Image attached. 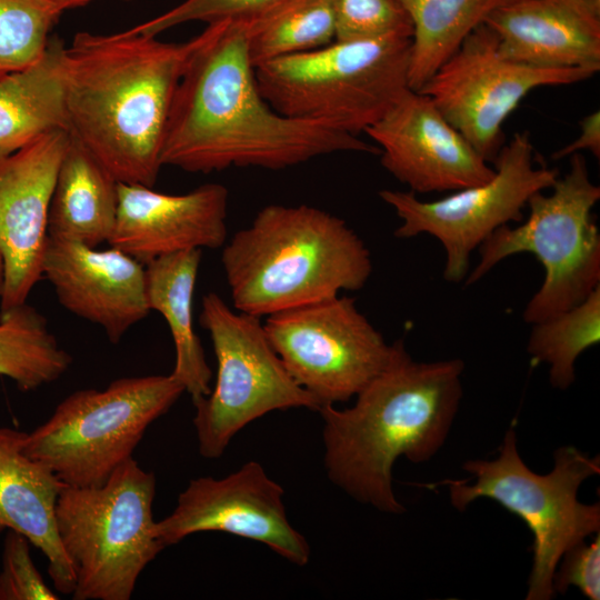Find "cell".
<instances>
[{"label": "cell", "instance_id": "cell-1", "mask_svg": "<svg viewBox=\"0 0 600 600\" xmlns=\"http://www.w3.org/2000/svg\"><path fill=\"white\" fill-rule=\"evenodd\" d=\"M251 19L208 24L177 87L161 164L208 173L280 170L334 152L380 153L357 136L290 118L262 97L250 59Z\"/></svg>", "mask_w": 600, "mask_h": 600}, {"label": "cell", "instance_id": "cell-2", "mask_svg": "<svg viewBox=\"0 0 600 600\" xmlns=\"http://www.w3.org/2000/svg\"><path fill=\"white\" fill-rule=\"evenodd\" d=\"M78 32L63 48L68 132L120 183L153 188L173 97L201 36Z\"/></svg>", "mask_w": 600, "mask_h": 600}, {"label": "cell", "instance_id": "cell-3", "mask_svg": "<svg viewBox=\"0 0 600 600\" xmlns=\"http://www.w3.org/2000/svg\"><path fill=\"white\" fill-rule=\"evenodd\" d=\"M389 364L352 407L324 404L323 464L329 480L356 501L391 514L406 511L392 487L398 458L422 463L450 432L462 399L460 359L414 361L402 340Z\"/></svg>", "mask_w": 600, "mask_h": 600}, {"label": "cell", "instance_id": "cell-4", "mask_svg": "<svg viewBox=\"0 0 600 600\" xmlns=\"http://www.w3.org/2000/svg\"><path fill=\"white\" fill-rule=\"evenodd\" d=\"M237 311L258 318L362 289L369 249L348 223L308 204H269L222 247Z\"/></svg>", "mask_w": 600, "mask_h": 600}, {"label": "cell", "instance_id": "cell-5", "mask_svg": "<svg viewBox=\"0 0 600 600\" xmlns=\"http://www.w3.org/2000/svg\"><path fill=\"white\" fill-rule=\"evenodd\" d=\"M411 37L332 41L256 67L266 101L279 113L358 136L379 121L408 86Z\"/></svg>", "mask_w": 600, "mask_h": 600}, {"label": "cell", "instance_id": "cell-6", "mask_svg": "<svg viewBox=\"0 0 600 600\" xmlns=\"http://www.w3.org/2000/svg\"><path fill=\"white\" fill-rule=\"evenodd\" d=\"M553 458V469L547 474L529 469L519 454L513 423L498 458L463 463L473 476L472 483L442 480L427 486H448L450 502L460 511L479 498H488L522 519L533 538L526 600L552 599L553 574L563 553L600 532L599 502L586 504L578 499L583 481L600 472L599 456L588 457L566 446L556 450Z\"/></svg>", "mask_w": 600, "mask_h": 600}, {"label": "cell", "instance_id": "cell-7", "mask_svg": "<svg viewBox=\"0 0 600 600\" xmlns=\"http://www.w3.org/2000/svg\"><path fill=\"white\" fill-rule=\"evenodd\" d=\"M156 477L130 458L99 486H66L56 526L74 573L73 600H129L166 547L156 533Z\"/></svg>", "mask_w": 600, "mask_h": 600}, {"label": "cell", "instance_id": "cell-8", "mask_svg": "<svg viewBox=\"0 0 600 600\" xmlns=\"http://www.w3.org/2000/svg\"><path fill=\"white\" fill-rule=\"evenodd\" d=\"M570 157L569 171L558 177L551 193L539 191L529 199V216L521 224L497 229L478 248L479 261L466 277V284H473L502 260L532 253L544 278L524 307L522 318L529 324L573 308L600 286V232L592 214L600 187L592 182L584 157Z\"/></svg>", "mask_w": 600, "mask_h": 600}, {"label": "cell", "instance_id": "cell-9", "mask_svg": "<svg viewBox=\"0 0 600 600\" xmlns=\"http://www.w3.org/2000/svg\"><path fill=\"white\" fill-rule=\"evenodd\" d=\"M183 392L171 374L127 377L102 390H77L46 422L26 432L23 449L67 486L102 484Z\"/></svg>", "mask_w": 600, "mask_h": 600}, {"label": "cell", "instance_id": "cell-10", "mask_svg": "<svg viewBox=\"0 0 600 600\" xmlns=\"http://www.w3.org/2000/svg\"><path fill=\"white\" fill-rule=\"evenodd\" d=\"M199 322L217 359L214 387L193 403L202 457L219 458L242 428L271 411L319 410L318 401L286 369L260 318L233 310L219 294L208 292Z\"/></svg>", "mask_w": 600, "mask_h": 600}, {"label": "cell", "instance_id": "cell-11", "mask_svg": "<svg viewBox=\"0 0 600 600\" xmlns=\"http://www.w3.org/2000/svg\"><path fill=\"white\" fill-rule=\"evenodd\" d=\"M493 162L490 180L439 200L422 201L411 191L379 192L401 219L394 230L397 238L426 233L439 240L446 253L443 278L448 282H461L469 272L471 253L500 227L521 221L529 199L550 189L559 177L554 168L536 166L528 131L516 133Z\"/></svg>", "mask_w": 600, "mask_h": 600}, {"label": "cell", "instance_id": "cell-12", "mask_svg": "<svg viewBox=\"0 0 600 600\" xmlns=\"http://www.w3.org/2000/svg\"><path fill=\"white\" fill-rule=\"evenodd\" d=\"M263 328L290 376L320 408L356 397L394 351L347 296L271 314Z\"/></svg>", "mask_w": 600, "mask_h": 600}, {"label": "cell", "instance_id": "cell-13", "mask_svg": "<svg viewBox=\"0 0 600 600\" xmlns=\"http://www.w3.org/2000/svg\"><path fill=\"white\" fill-rule=\"evenodd\" d=\"M587 68H539L504 58L498 37L484 23L477 27L419 92L487 161L501 148L502 124L533 89L583 81Z\"/></svg>", "mask_w": 600, "mask_h": 600}, {"label": "cell", "instance_id": "cell-14", "mask_svg": "<svg viewBox=\"0 0 600 600\" xmlns=\"http://www.w3.org/2000/svg\"><path fill=\"white\" fill-rule=\"evenodd\" d=\"M282 487L256 461L224 478L190 480L173 511L156 522L164 547L190 534L220 531L266 544L297 566L310 561L307 539L288 520Z\"/></svg>", "mask_w": 600, "mask_h": 600}, {"label": "cell", "instance_id": "cell-15", "mask_svg": "<svg viewBox=\"0 0 600 600\" xmlns=\"http://www.w3.org/2000/svg\"><path fill=\"white\" fill-rule=\"evenodd\" d=\"M367 133L381 164L413 193L456 191L490 180L488 164L431 99L407 89Z\"/></svg>", "mask_w": 600, "mask_h": 600}, {"label": "cell", "instance_id": "cell-16", "mask_svg": "<svg viewBox=\"0 0 600 600\" xmlns=\"http://www.w3.org/2000/svg\"><path fill=\"white\" fill-rule=\"evenodd\" d=\"M69 132L51 131L0 156V248L6 279L0 309L24 303L42 276L48 213Z\"/></svg>", "mask_w": 600, "mask_h": 600}, {"label": "cell", "instance_id": "cell-17", "mask_svg": "<svg viewBox=\"0 0 600 600\" xmlns=\"http://www.w3.org/2000/svg\"><path fill=\"white\" fill-rule=\"evenodd\" d=\"M42 276L64 309L101 327L112 343L151 311L144 264L114 247L98 250L49 237Z\"/></svg>", "mask_w": 600, "mask_h": 600}, {"label": "cell", "instance_id": "cell-18", "mask_svg": "<svg viewBox=\"0 0 600 600\" xmlns=\"http://www.w3.org/2000/svg\"><path fill=\"white\" fill-rule=\"evenodd\" d=\"M228 198V189L220 183L167 194L118 182L117 219L108 243L143 264L180 251L222 248Z\"/></svg>", "mask_w": 600, "mask_h": 600}, {"label": "cell", "instance_id": "cell-19", "mask_svg": "<svg viewBox=\"0 0 600 600\" xmlns=\"http://www.w3.org/2000/svg\"><path fill=\"white\" fill-rule=\"evenodd\" d=\"M483 23L509 60L539 68L600 69V0H508Z\"/></svg>", "mask_w": 600, "mask_h": 600}, {"label": "cell", "instance_id": "cell-20", "mask_svg": "<svg viewBox=\"0 0 600 600\" xmlns=\"http://www.w3.org/2000/svg\"><path fill=\"white\" fill-rule=\"evenodd\" d=\"M24 436L0 426V533L7 529L23 534L46 556L54 588L71 594L73 568L56 526V503L67 484L26 453Z\"/></svg>", "mask_w": 600, "mask_h": 600}, {"label": "cell", "instance_id": "cell-21", "mask_svg": "<svg viewBox=\"0 0 600 600\" xmlns=\"http://www.w3.org/2000/svg\"><path fill=\"white\" fill-rule=\"evenodd\" d=\"M117 211L118 181L70 136L50 201L48 236L97 248L109 242Z\"/></svg>", "mask_w": 600, "mask_h": 600}, {"label": "cell", "instance_id": "cell-22", "mask_svg": "<svg viewBox=\"0 0 600 600\" xmlns=\"http://www.w3.org/2000/svg\"><path fill=\"white\" fill-rule=\"evenodd\" d=\"M200 261L201 250L191 249L144 264L148 306L164 318L174 344L170 374L183 386L192 403L209 394L212 378L193 328L192 303Z\"/></svg>", "mask_w": 600, "mask_h": 600}, {"label": "cell", "instance_id": "cell-23", "mask_svg": "<svg viewBox=\"0 0 600 600\" xmlns=\"http://www.w3.org/2000/svg\"><path fill=\"white\" fill-rule=\"evenodd\" d=\"M63 48L60 40L50 39L37 62L0 76V156L13 153L51 131L68 132Z\"/></svg>", "mask_w": 600, "mask_h": 600}, {"label": "cell", "instance_id": "cell-24", "mask_svg": "<svg viewBox=\"0 0 600 600\" xmlns=\"http://www.w3.org/2000/svg\"><path fill=\"white\" fill-rule=\"evenodd\" d=\"M508 0H401L412 22L408 86L419 91L463 40Z\"/></svg>", "mask_w": 600, "mask_h": 600}, {"label": "cell", "instance_id": "cell-25", "mask_svg": "<svg viewBox=\"0 0 600 600\" xmlns=\"http://www.w3.org/2000/svg\"><path fill=\"white\" fill-rule=\"evenodd\" d=\"M72 357L58 342L47 319L27 302L0 313V376L21 391H33L62 377Z\"/></svg>", "mask_w": 600, "mask_h": 600}, {"label": "cell", "instance_id": "cell-26", "mask_svg": "<svg viewBox=\"0 0 600 600\" xmlns=\"http://www.w3.org/2000/svg\"><path fill=\"white\" fill-rule=\"evenodd\" d=\"M531 326L527 351L532 362L548 364L551 386L568 389L578 357L600 341V286L573 308Z\"/></svg>", "mask_w": 600, "mask_h": 600}, {"label": "cell", "instance_id": "cell-27", "mask_svg": "<svg viewBox=\"0 0 600 600\" xmlns=\"http://www.w3.org/2000/svg\"><path fill=\"white\" fill-rule=\"evenodd\" d=\"M332 0H299L267 17L251 19L249 53L254 68L334 41Z\"/></svg>", "mask_w": 600, "mask_h": 600}, {"label": "cell", "instance_id": "cell-28", "mask_svg": "<svg viewBox=\"0 0 600 600\" xmlns=\"http://www.w3.org/2000/svg\"><path fill=\"white\" fill-rule=\"evenodd\" d=\"M62 12L50 0H0V76L42 57Z\"/></svg>", "mask_w": 600, "mask_h": 600}, {"label": "cell", "instance_id": "cell-29", "mask_svg": "<svg viewBox=\"0 0 600 600\" xmlns=\"http://www.w3.org/2000/svg\"><path fill=\"white\" fill-rule=\"evenodd\" d=\"M336 41L412 37V22L401 0H332Z\"/></svg>", "mask_w": 600, "mask_h": 600}, {"label": "cell", "instance_id": "cell-30", "mask_svg": "<svg viewBox=\"0 0 600 600\" xmlns=\"http://www.w3.org/2000/svg\"><path fill=\"white\" fill-rule=\"evenodd\" d=\"M299 0H184L171 10L129 29L133 33L158 36L190 21L208 24L236 19H257L290 7Z\"/></svg>", "mask_w": 600, "mask_h": 600}, {"label": "cell", "instance_id": "cell-31", "mask_svg": "<svg viewBox=\"0 0 600 600\" xmlns=\"http://www.w3.org/2000/svg\"><path fill=\"white\" fill-rule=\"evenodd\" d=\"M30 541L14 530H8L0 571V600H57L38 571L30 553Z\"/></svg>", "mask_w": 600, "mask_h": 600}, {"label": "cell", "instance_id": "cell-32", "mask_svg": "<svg viewBox=\"0 0 600 600\" xmlns=\"http://www.w3.org/2000/svg\"><path fill=\"white\" fill-rule=\"evenodd\" d=\"M556 593L578 588L590 600L600 599V534L568 549L561 557L552 580Z\"/></svg>", "mask_w": 600, "mask_h": 600}, {"label": "cell", "instance_id": "cell-33", "mask_svg": "<svg viewBox=\"0 0 600 600\" xmlns=\"http://www.w3.org/2000/svg\"><path fill=\"white\" fill-rule=\"evenodd\" d=\"M581 132L580 136L571 143L564 146L558 150L553 158L559 160L566 157H570L573 153L581 150L590 151L594 157H600V112L593 111L589 116L584 117L580 122Z\"/></svg>", "mask_w": 600, "mask_h": 600}, {"label": "cell", "instance_id": "cell-34", "mask_svg": "<svg viewBox=\"0 0 600 600\" xmlns=\"http://www.w3.org/2000/svg\"><path fill=\"white\" fill-rule=\"evenodd\" d=\"M52 1L57 7H59L62 11L80 8L89 4L93 0H50Z\"/></svg>", "mask_w": 600, "mask_h": 600}, {"label": "cell", "instance_id": "cell-35", "mask_svg": "<svg viewBox=\"0 0 600 600\" xmlns=\"http://www.w3.org/2000/svg\"><path fill=\"white\" fill-rule=\"evenodd\" d=\"M4 279H6V266H4L3 253L0 248V298L3 291V287H4Z\"/></svg>", "mask_w": 600, "mask_h": 600}, {"label": "cell", "instance_id": "cell-36", "mask_svg": "<svg viewBox=\"0 0 600 600\" xmlns=\"http://www.w3.org/2000/svg\"><path fill=\"white\" fill-rule=\"evenodd\" d=\"M123 1H131V0H123Z\"/></svg>", "mask_w": 600, "mask_h": 600}]
</instances>
